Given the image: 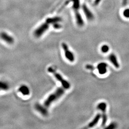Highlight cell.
<instances>
[{"label": "cell", "instance_id": "6da1fadb", "mask_svg": "<svg viewBox=\"0 0 129 129\" xmlns=\"http://www.w3.org/2000/svg\"><path fill=\"white\" fill-rule=\"evenodd\" d=\"M64 93V88H59L56 89L55 92L51 94L44 102V106L46 108L49 107L54 102L58 100Z\"/></svg>", "mask_w": 129, "mask_h": 129}, {"label": "cell", "instance_id": "7a4b0ae2", "mask_svg": "<svg viewBox=\"0 0 129 129\" xmlns=\"http://www.w3.org/2000/svg\"><path fill=\"white\" fill-rule=\"evenodd\" d=\"M47 70L49 72L54 75L55 78L61 83L62 86H63V88L66 89H68L70 88V84H69V82L66 80H65L64 78L62 77V76L60 74L58 73L53 68L49 67L47 69Z\"/></svg>", "mask_w": 129, "mask_h": 129}, {"label": "cell", "instance_id": "3957f363", "mask_svg": "<svg viewBox=\"0 0 129 129\" xmlns=\"http://www.w3.org/2000/svg\"><path fill=\"white\" fill-rule=\"evenodd\" d=\"M62 47L64 51L66 58L71 62H74L75 60V55L74 54L69 50L67 44L64 43H63L62 44Z\"/></svg>", "mask_w": 129, "mask_h": 129}, {"label": "cell", "instance_id": "277c9868", "mask_svg": "<svg viewBox=\"0 0 129 129\" xmlns=\"http://www.w3.org/2000/svg\"><path fill=\"white\" fill-rule=\"evenodd\" d=\"M97 109L101 111L102 112V126H104L106 124L107 121V116L106 115V109H107V104L105 102H101L99 103L97 106Z\"/></svg>", "mask_w": 129, "mask_h": 129}, {"label": "cell", "instance_id": "5b68a950", "mask_svg": "<svg viewBox=\"0 0 129 129\" xmlns=\"http://www.w3.org/2000/svg\"><path fill=\"white\" fill-rule=\"evenodd\" d=\"M0 38L8 44H13L14 41L13 37L5 32H2L0 33Z\"/></svg>", "mask_w": 129, "mask_h": 129}, {"label": "cell", "instance_id": "8992f818", "mask_svg": "<svg viewBox=\"0 0 129 129\" xmlns=\"http://www.w3.org/2000/svg\"><path fill=\"white\" fill-rule=\"evenodd\" d=\"M48 25L47 23H44L42 24L35 31L34 35L35 37H41L42 35L48 29Z\"/></svg>", "mask_w": 129, "mask_h": 129}, {"label": "cell", "instance_id": "52a82bcc", "mask_svg": "<svg viewBox=\"0 0 129 129\" xmlns=\"http://www.w3.org/2000/svg\"><path fill=\"white\" fill-rule=\"evenodd\" d=\"M35 108L39 112H40L43 116H47L48 114V111L46 110V107L43 106L39 103H37L35 105Z\"/></svg>", "mask_w": 129, "mask_h": 129}, {"label": "cell", "instance_id": "ba28073f", "mask_svg": "<svg viewBox=\"0 0 129 129\" xmlns=\"http://www.w3.org/2000/svg\"><path fill=\"white\" fill-rule=\"evenodd\" d=\"M108 64L106 63L102 62L99 64L97 66V69L98 70L99 73L101 75L106 74L107 71Z\"/></svg>", "mask_w": 129, "mask_h": 129}, {"label": "cell", "instance_id": "9c48e42d", "mask_svg": "<svg viewBox=\"0 0 129 129\" xmlns=\"http://www.w3.org/2000/svg\"><path fill=\"white\" fill-rule=\"evenodd\" d=\"M109 59L112 64H113L116 68L118 69L120 67V64L118 61L117 58L114 54H111L109 56Z\"/></svg>", "mask_w": 129, "mask_h": 129}, {"label": "cell", "instance_id": "30bf717a", "mask_svg": "<svg viewBox=\"0 0 129 129\" xmlns=\"http://www.w3.org/2000/svg\"><path fill=\"white\" fill-rule=\"evenodd\" d=\"M18 90L24 96H27L30 94V89L27 86L25 85L21 86L19 88Z\"/></svg>", "mask_w": 129, "mask_h": 129}, {"label": "cell", "instance_id": "8fae6325", "mask_svg": "<svg viewBox=\"0 0 129 129\" xmlns=\"http://www.w3.org/2000/svg\"><path fill=\"white\" fill-rule=\"evenodd\" d=\"M101 114L98 113L94 117L93 120H92V121L88 124V127L89 128H92V127H94L99 122V120H100V119H101Z\"/></svg>", "mask_w": 129, "mask_h": 129}, {"label": "cell", "instance_id": "7c38bea8", "mask_svg": "<svg viewBox=\"0 0 129 129\" xmlns=\"http://www.w3.org/2000/svg\"><path fill=\"white\" fill-rule=\"evenodd\" d=\"M9 88V85L4 81H0V90H7Z\"/></svg>", "mask_w": 129, "mask_h": 129}, {"label": "cell", "instance_id": "4fadbf2b", "mask_svg": "<svg viewBox=\"0 0 129 129\" xmlns=\"http://www.w3.org/2000/svg\"><path fill=\"white\" fill-rule=\"evenodd\" d=\"M109 49H110L109 46L106 45L102 46L101 47V50H102V52H103V53H107L109 51Z\"/></svg>", "mask_w": 129, "mask_h": 129}, {"label": "cell", "instance_id": "5bb4252c", "mask_svg": "<svg viewBox=\"0 0 129 129\" xmlns=\"http://www.w3.org/2000/svg\"><path fill=\"white\" fill-rule=\"evenodd\" d=\"M123 15L126 18L129 19V8L125 9L123 12Z\"/></svg>", "mask_w": 129, "mask_h": 129}, {"label": "cell", "instance_id": "9a60e30c", "mask_svg": "<svg viewBox=\"0 0 129 129\" xmlns=\"http://www.w3.org/2000/svg\"><path fill=\"white\" fill-rule=\"evenodd\" d=\"M116 128V125L115 123H111V124L109 126H108L107 127V129H114Z\"/></svg>", "mask_w": 129, "mask_h": 129}, {"label": "cell", "instance_id": "2e32d148", "mask_svg": "<svg viewBox=\"0 0 129 129\" xmlns=\"http://www.w3.org/2000/svg\"><path fill=\"white\" fill-rule=\"evenodd\" d=\"M86 69H89V70H93L94 69V67L91 64H87L86 66Z\"/></svg>", "mask_w": 129, "mask_h": 129}]
</instances>
